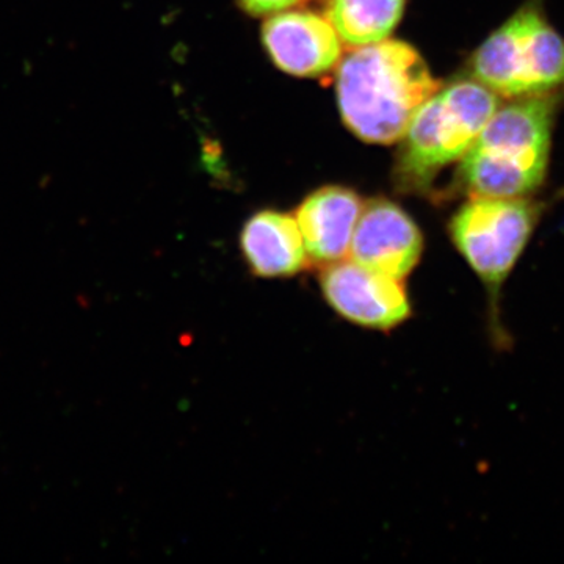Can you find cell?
Returning a JSON list of instances; mask_svg holds the SVG:
<instances>
[{"mask_svg":"<svg viewBox=\"0 0 564 564\" xmlns=\"http://www.w3.org/2000/svg\"><path fill=\"white\" fill-rule=\"evenodd\" d=\"M555 104L551 93L513 99L496 110L459 161V181L470 198H521L543 185Z\"/></svg>","mask_w":564,"mask_h":564,"instance_id":"2","label":"cell"},{"mask_svg":"<svg viewBox=\"0 0 564 564\" xmlns=\"http://www.w3.org/2000/svg\"><path fill=\"white\" fill-rule=\"evenodd\" d=\"M440 87L422 55L403 41L356 47L337 70L343 120L369 143L402 139L415 111Z\"/></svg>","mask_w":564,"mask_h":564,"instance_id":"1","label":"cell"},{"mask_svg":"<svg viewBox=\"0 0 564 564\" xmlns=\"http://www.w3.org/2000/svg\"><path fill=\"white\" fill-rule=\"evenodd\" d=\"M262 41L278 68L292 76H322L334 69L343 55L332 22L313 11L273 14L263 24Z\"/></svg>","mask_w":564,"mask_h":564,"instance_id":"8","label":"cell"},{"mask_svg":"<svg viewBox=\"0 0 564 564\" xmlns=\"http://www.w3.org/2000/svg\"><path fill=\"white\" fill-rule=\"evenodd\" d=\"M300 2L302 0H239L240 7L254 17L280 13V11L299 6Z\"/></svg>","mask_w":564,"mask_h":564,"instance_id":"12","label":"cell"},{"mask_svg":"<svg viewBox=\"0 0 564 564\" xmlns=\"http://www.w3.org/2000/svg\"><path fill=\"white\" fill-rule=\"evenodd\" d=\"M362 207L358 193L337 185L311 193L300 204L295 220L311 262L325 267L345 259Z\"/></svg>","mask_w":564,"mask_h":564,"instance_id":"9","label":"cell"},{"mask_svg":"<svg viewBox=\"0 0 564 564\" xmlns=\"http://www.w3.org/2000/svg\"><path fill=\"white\" fill-rule=\"evenodd\" d=\"M240 250L250 272L265 280L292 278L310 265V256L295 217L262 210L245 223Z\"/></svg>","mask_w":564,"mask_h":564,"instance_id":"10","label":"cell"},{"mask_svg":"<svg viewBox=\"0 0 564 564\" xmlns=\"http://www.w3.org/2000/svg\"><path fill=\"white\" fill-rule=\"evenodd\" d=\"M473 74L499 98L551 95L564 87V39L540 10L525 7L478 47Z\"/></svg>","mask_w":564,"mask_h":564,"instance_id":"5","label":"cell"},{"mask_svg":"<svg viewBox=\"0 0 564 564\" xmlns=\"http://www.w3.org/2000/svg\"><path fill=\"white\" fill-rule=\"evenodd\" d=\"M323 299L334 313L362 328L391 332L413 314L403 280L352 261H337L323 267Z\"/></svg>","mask_w":564,"mask_h":564,"instance_id":"6","label":"cell"},{"mask_svg":"<svg viewBox=\"0 0 564 564\" xmlns=\"http://www.w3.org/2000/svg\"><path fill=\"white\" fill-rule=\"evenodd\" d=\"M540 217V204L527 196H474L456 210L448 225L456 250L488 293L492 339L502 347L507 343L500 321L502 291L524 254Z\"/></svg>","mask_w":564,"mask_h":564,"instance_id":"3","label":"cell"},{"mask_svg":"<svg viewBox=\"0 0 564 564\" xmlns=\"http://www.w3.org/2000/svg\"><path fill=\"white\" fill-rule=\"evenodd\" d=\"M500 98L478 80H459L415 111L402 137L400 180L423 188L451 163L459 162L500 107Z\"/></svg>","mask_w":564,"mask_h":564,"instance_id":"4","label":"cell"},{"mask_svg":"<svg viewBox=\"0 0 564 564\" xmlns=\"http://www.w3.org/2000/svg\"><path fill=\"white\" fill-rule=\"evenodd\" d=\"M403 10L404 0H328L326 20L347 46L361 47L388 39Z\"/></svg>","mask_w":564,"mask_h":564,"instance_id":"11","label":"cell"},{"mask_svg":"<svg viewBox=\"0 0 564 564\" xmlns=\"http://www.w3.org/2000/svg\"><path fill=\"white\" fill-rule=\"evenodd\" d=\"M423 236L413 218L388 199L364 204L350 258L375 272L404 280L421 262Z\"/></svg>","mask_w":564,"mask_h":564,"instance_id":"7","label":"cell"}]
</instances>
